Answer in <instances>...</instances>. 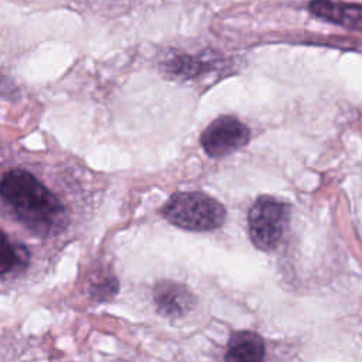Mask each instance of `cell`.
Listing matches in <instances>:
<instances>
[{"instance_id": "cell-6", "label": "cell", "mask_w": 362, "mask_h": 362, "mask_svg": "<svg viewBox=\"0 0 362 362\" xmlns=\"http://www.w3.org/2000/svg\"><path fill=\"white\" fill-rule=\"evenodd\" d=\"M310 13L324 21L362 31V4L334 0H311Z\"/></svg>"}, {"instance_id": "cell-9", "label": "cell", "mask_w": 362, "mask_h": 362, "mask_svg": "<svg viewBox=\"0 0 362 362\" xmlns=\"http://www.w3.org/2000/svg\"><path fill=\"white\" fill-rule=\"evenodd\" d=\"M25 262L27 252L20 246L11 245L7 236L0 230V276L14 270Z\"/></svg>"}, {"instance_id": "cell-7", "label": "cell", "mask_w": 362, "mask_h": 362, "mask_svg": "<svg viewBox=\"0 0 362 362\" xmlns=\"http://www.w3.org/2000/svg\"><path fill=\"white\" fill-rule=\"evenodd\" d=\"M225 362H266L263 338L252 331L232 334L228 341Z\"/></svg>"}, {"instance_id": "cell-4", "label": "cell", "mask_w": 362, "mask_h": 362, "mask_svg": "<svg viewBox=\"0 0 362 362\" xmlns=\"http://www.w3.org/2000/svg\"><path fill=\"white\" fill-rule=\"evenodd\" d=\"M249 139L250 130L242 120L232 115H222L205 127L199 141L209 157L221 158L246 146Z\"/></svg>"}, {"instance_id": "cell-1", "label": "cell", "mask_w": 362, "mask_h": 362, "mask_svg": "<svg viewBox=\"0 0 362 362\" xmlns=\"http://www.w3.org/2000/svg\"><path fill=\"white\" fill-rule=\"evenodd\" d=\"M0 195L17 219L33 233L49 236L65 228V206L30 171L8 170L0 181Z\"/></svg>"}, {"instance_id": "cell-10", "label": "cell", "mask_w": 362, "mask_h": 362, "mask_svg": "<svg viewBox=\"0 0 362 362\" xmlns=\"http://www.w3.org/2000/svg\"><path fill=\"white\" fill-rule=\"evenodd\" d=\"M117 288H119V283L115 274H112L110 272H103V273L99 272L92 279L89 291L95 300H106L113 297Z\"/></svg>"}, {"instance_id": "cell-3", "label": "cell", "mask_w": 362, "mask_h": 362, "mask_svg": "<svg viewBox=\"0 0 362 362\" xmlns=\"http://www.w3.org/2000/svg\"><path fill=\"white\" fill-rule=\"evenodd\" d=\"M290 208L273 197H259L247 214V229L252 243L260 250L274 249L288 223Z\"/></svg>"}, {"instance_id": "cell-8", "label": "cell", "mask_w": 362, "mask_h": 362, "mask_svg": "<svg viewBox=\"0 0 362 362\" xmlns=\"http://www.w3.org/2000/svg\"><path fill=\"white\" fill-rule=\"evenodd\" d=\"M161 71L175 79H194L201 76L214 68H216V62L214 58L198 57V55H187V54H174L167 57L160 64Z\"/></svg>"}, {"instance_id": "cell-2", "label": "cell", "mask_w": 362, "mask_h": 362, "mask_svg": "<svg viewBox=\"0 0 362 362\" xmlns=\"http://www.w3.org/2000/svg\"><path fill=\"white\" fill-rule=\"evenodd\" d=\"M161 214L171 225L191 232L214 230L223 223L226 216L219 201L198 191L173 194L163 205Z\"/></svg>"}, {"instance_id": "cell-5", "label": "cell", "mask_w": 362, "mask_h": 362, "mask_svg": "<svg viewBox=\"0 0 362 362\" xmlns=\"http://www.w3.org/2000/svg\"><path fill=\"white\" fill-rule=\"evenodd\" d=\"M154 304L165 317L180 318L185 315L195 304L192 293L182 284L171 280H163L153 290Z\"/></svg>"}]
</instances>
